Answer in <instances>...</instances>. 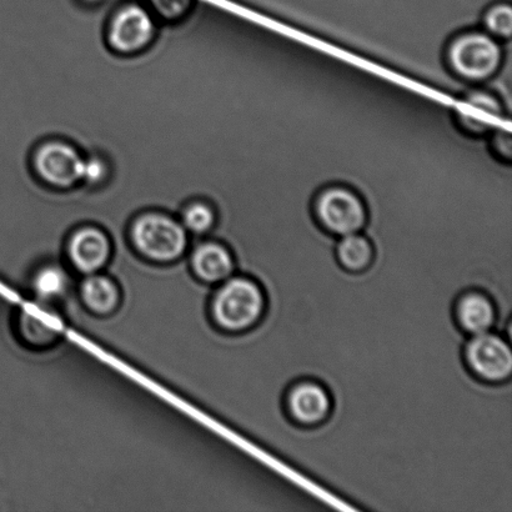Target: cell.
<instances>
[{
  "label": "cell",
  "instance_id": "6da1fadb",
  "mask_svg": "<svg viewBox=\"0 0 512 512\" xmlns=\"http://www.w3.org/2000/svg\"><path fill=\"white\" fill-rule=\"evenodd\" d=\"M265 295L255 280L234 278L215 295L213 314L217 323L228 331H248L263 318Z\"/></svg>",
  "mask_w": 512,
  "mask_h": 512
},
{
  "label": "cell",
  "instance_id": "7a4b0ae2",
  "mask_svg": "<svg viewBox=\"0 0 512 512\" xmlns=\"http://www.w3.org/2000/svg\"><path fill=\"white\" fill-rule=\"evenodd\" d=\"M454 72L470 82H483L498 72L503 50L489 33L471 32L460 35L449 50Z\"/></svg>",
  "mask_w": 512,
  "mask_h": 512
},
{
  "label": "cell",
  "instance_id": "3957f363",
  "mask_svg": "<svg viewBox=\"0 0 512 512\" xmlns=\"http://www.w3.org/2000/svg\"><path fill=\"white\" fill-rule=\"evenodd\" d=\"M132 237L140 252L158 261L177 259L187 247V233L182 225L162 214H147L138 219Z\"/></svg>",
  "mask_w": 512,
  "mask_h": 512
},
{
  "label": "cell",
  "instance_id": "277c9868",
  "mask_svg": "<svg viewBox=\"0 0 512 512\" xmlns=\"http://www.w3.org/2000/svg\"><path fill=\"white\" fill-rule=\"evenodd\" d=\"M465 359L470 370L488 383H503L512 378L510 343L495 331L470 336L465 346Z\"/></svg>",
  "mask_w": 512,
  "mask_h": 512
},
{
  "label": "cell",
  "instance_id": "5b68a950",
  "mask_svg": "<svg viewBox=\"0 0 512 512\" xmlns=\"http://www.w3.org/2000/svg\"><path fill=\"white\" fill-rule=\"evenodd\" d=\"M315 214L326 232L338 237L359 233L368 222V212L361 199L343 188H331L320 195Z\"/></svg>",
  "mask_w": 512,
  "mask_h": 512
},
{
  "label": "cell",
  "instance_id": "8992f818",
  "mask_svg": "<svg viewBox=\"0 0 512 512\" xmlns=\"http://www.w3.org/2000/svg\"><path fill=\"white\" fill-rule=\"evenodd\" d=\"M84 160L68 144L54 142L43 145L35 155V168L45 182L68 188L82 179Z\"/></svg>",
  "mask_w": 512,
  "mask_h": 512
},
{
  "label": "cell",
  "instance_id": "52a82bcc",
  "mask_svg": "<svg viewBox=\"0 0 512 512\" xmlns=\"http://www.w3.org/2000/svg\"><path fill=\"white\" fill-rule=\"evenodd\" d=\"M154 35V23L143 8L132 5L115 15L110 27V44L122 53H135L147 47Z\"/></svg>",
  "mask_w": 512,
  "mask_h": 512
},
{
  "label": "cell",
  "instance_id": "ba28073f",
  "mask_svg": "<svg viewBox=\"0 0 512 512\" xmlns=\"http://www.w3.org/2000/svg\"><path fill=\"white\" fill-rule=\"evenodd\" d=\"M286 404L291 418L306 426L324 423L333 408L328 391L318 381L313 380L295 384L289 391Z\"/></svg>",
  "mask_w": 512,
  "mask_h": 512
},
{
  "label": "cell",
  "instance_id": "9c48e42d",
  "mask_svg": "<svg viewBox=\"0 0 512 512\" xmlns=\"http://www.w3.org/2000/svg\"><path fill=\"white\" fill-rule=\"evenodd\" d=\"M456 115L461 128L481 135L488 133L503 118V105L494 94L478 90L466 95Z\"/></svg>",
  "mask_w": 512,
  "mask_h": 512
},
{
  "label": "cell",
  "instance_id": "30bf717a",
  "mask_svg": "<svg viewBox=\"0 0 512 512\" xmlns=\"http://www.w3.org/2000/svg\"><path fill=\"white\" fill-rule=\"evenodd\" d=\"M456 318L461 329L469 336L488 333L495 328V305L489 296L481 291H469L461 296L456 305Z\"/></svg>",
  "mask_w": 512,
  "mask_h": 512
},
{
  "label": "cell",
  "instance_id": "8fae6325",
  "mask_svg": "<svg viewBox=\"0 0 512 512\" xmlns=\"http://www.w3.org/2000/svg\"><path fill=\"white\" fill-rule=\"evenodd\" d=\"M70 258L79 270L94 273L109 258L110 244L107 237L97 229H83L70 242Z\"/></svg>",
  "mask_w": 512,
  "mask_h": 512
},
{
  "label": "cell",
  "instance_id": "7c38bea8",
  "mask_svg": "<svg viewBox=\"0 0 512 512\" xmlns=\"http://www.w3.org/2000/svg\"><path fill=\"white\" fill-rule=\"evenodd\" d=\"M193 266L200 278L212 283L229 278L234 270L233 258L228 250L212 243L197 249L193 256Z\"/></svg>",
  "mask_w": 512,
  "mask_h": 512
},
{
  "label": "cell",
  "instance_id": "4fadbf2b",
  "mask_svg": "<svg viewBox=\"0 0 512 512\" xmlns=\"http://www.w3.org/2000/svg\"><path fill=\"white\" fill-rule=\"evenodd\" d=\"M336 258L344 269L360 273L369 268L374 259V248L370 239L358 233L341 237L335 247Z\"/></svg>",
  "mask_w": 512,
  "mask_h": 512
},
{
  "label": "cell",
  "instance_id": "5bb4252c",
  "mask_svg": "<svg viewBox=\"0 0 512 512\" xmlns=\"http://www.w3.org/2000/svg\"><path fill=\"white\" fill-rule=\"evenodd\" d=\"M82 296L85 304L98 314H108L118 304L117 286L105 276L93 275L84 281Z\"/></svg>",
  "mask_w": 512,
  "mask_h": 512
},
{
  "label": "cell",
  "instance_id": "9a60e30c",
  "mask_svg": "<svg viewBox=\"0 0 512 512\" xmlns=\"http://www.w3.org/2000/svg\"><path fill=\"white\" fill-rule=\"evenodd\" d=\"M67 285V275L57 266H47L34 278V289L43 299L58 298L67 289Z\"/></svg>",
  "mask_w": 512,
  "mask_h": 512
},
{
  "label": "cell",
  "instance_id": "2e32d148",
  "mask_svg": "<svg viewBox=\"0 0 512 512\" xmlns=\"http://www.w3.org/2000/svg\"><path fill=\"white\" fill-rule=\"evenodd\" d=\"M486 30L495 38L509 39L512 32V9L508 3L495 4L484 17Z\"/></svg>",
  "mask_w": 512,
  "mask_h": 512
},
{
  "label": "cell",
  "instance_id": "e0dca14e",
  "mask_svg": "<svg viewBox=\"0 0 512 512\" xmlns=\"http://www.w3.org/2000/svg\"><path fill=\"white\" fill-rule=\"evenodd\" d=\"M214 223L212 209L205 204H194L184 214V224L194 233L207 232Z\"/></svg>",
  "mask_w": 512,
  "mask_h": 512
},
{
  "label": "cell",
  "instance_id": "ac0fdd59",
  "mask_svg": "<svg viewBox=\"0 0 512 512\" xmlns=\"http://www.w3.org/2000/svg\"><path fill=\"white\" fill-rule=\"evenodd\" d=\"M107 175V167L99 159L84 160L82 179L89 183H99Z\"/></svg>",
  "mask_w": 512,
  "mask_h": 512
},
{
  "label": "cell",
  "instance_id": "d6986e66",
  "mask_svg": "<svg viewBox=\"0 0 512 512\" xmlns=\"http://www.w3.org/2000/svg\"><path fill=\"white\" fill-rule=\"evenodd\" d=\"M494 149L495 152L500 155L501 158L510 160L512 155V140L511 134L506 130H499L494 135Z\"/></svg>",
  "mask_w": 512,
  "mask_h": 512
}]
</instances>
